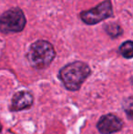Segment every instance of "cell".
<instances>
[{
	"label": "cell",
	"instance_id": "obj_3",
	"mask_svg": "<svg viewBox=\"0 0 133 134\" xmlns=\"http://www.w3.org/2000/svg\"><path fill=\"white\" fill-rule=\"evenodd\" d=\"M27 19L19 7H13L0 16V32L4 34L18 33L24 30Z\"/></svg>",
	"mask_w": 133,
	"mask_h": 134
},
{
	"label": "cell",
	"instance_id": "obj_2",
	"mask_svg": "<svg viewBox=\"0 0 133 134\" xmlns=\"http://www.w3.org/2000/svg\"><path fill=\"white\" fill-rule=\"evenodd\" d=\"M27 60L32 68L44 69L48 68L56 58L53 45L47 40H37L31 44L27 55Z\"/></svg>",
	"mask_w": 133,
	"mask_h": 134
},
{
	"label": "cell",
	"instance_id": "obj_7",
	"mask_svg": "<svg viewBox=\"0 0 133 134\" xmlns=\"http://www.w3.org/2000/svg\"><path fill=\"white\" fill-rule=\"evenodd\" d=\"M105 31L107 32L109 37H111L112 38H116V37H119L120 35H122L123 30L121 28L120 26L117 23H110L105 25Z\"/></svg>",
	"mask_w": 133,
	"mask_h": 134
},
{
	"label": "cell",
	"instance_id": "obj_6",
	"mask_svg": "<svg viewBox=\"0 0 133 134\" xmlns=\"http://www.w3.org/2000/svg\"><path fill=\"white\" fill-rule=\"evenodd\" d=\"M34 97L28 91L21 90L14 94L11 100L10 110L11 111H20L23 109H28L33 105Z\"/></svg>",
	"mask_w": 133,
	"mask_h": 134
},
{
	"label": "cell",
	"instance_id": "obj_5",
	"mask_svg": "<svg viewBox=\"0 0 133 134\" xmlns=\"http://www.w3.org/2000/svg\"><path fill=\"white\" fill-rule=\"evenodd\" d=\"M123 120L112 113H108L100 117L97 123V129L101 134H113L122 129Z\"/></svg>",
	"mask_w": 133,
	"mask_h": 134
},
{
	"label": "cell",
	"instance_id": "obj_4",
	"mask_svg": "<svg viewBox=\"0 0 133 134\" xmlns=\"http://www.w3.org/2000/svg\"><path fill=\"white\" fill-rule=\"evenodd\" d=\"M113 16V8L110 0H105L89 10L79 13L80 19L87 25H95Z\"/></svg>",
	"mask_w": 133,
	"mask_h": 134
},
{
	"label": "cell",
	"instance_id": "obj_1",
	"mask_svg": "<svg viewBox=\"0 0 133 134\" xmlns=\"http://www.w3.org/2000/svg\"><path fill=\"white\" fill-rule=\"evenodd\" d=\"M90 74L91 69L87 63L74 61L67 64L59 70V78L67 90L77 91Z\"/></svg>",
	"mask_w": 133,
	"mask_h": 134
},
{
	"label": "cell",
	"instance_id": "obj_10",
	"mask_svg": "<svg viewBox=\"0 0 133 134\" xmlns=\"http://www.w3.org/2000/svg\"><path fill=\"white\" fill-rule=\"evenodd\" d=\"M1 131H2V125H1V123H0V132H1Z\"/></svg>",
	"mask_w": 133,
	"mask_h": 134
},
{
	"label": "cell",
	"instance_id": "obj_8",
	"mask_svg": "<svg viewBox=\"0 0 133 134\" xmlns=\"http://www.w3.org/2000/svg\"><path fill=\"white\" fill-rule=\"evenodd\" d=\"M132 48H133L132 41L128 40L120 45V47H119V52L120 53L121 56L124 57L125 58L130 59V58H132V57H133Z\"/></svg>",
	"mask_w": 133,
	"mask_h": 134
},
{
	"label": "cell",
	"instance_id": "obj_9",
	"mask_svg": "<svg viewBox=\"0 0 133 134\" xmlns=\"http://www.w3.org/2000/svg\"><path fill=\"white\" fill-rule=\"evenodd\" d=\"M132 97H129L123 102V109L126 112V114L128 115L130 120H132Z\"/></svg>",
	"mask_w": 133,
	"mask_h": 134
}]
</instances>
